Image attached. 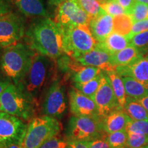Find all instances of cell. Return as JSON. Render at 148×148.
Instances as JSON below:
<instances>
[{
    "mask_svg": "<svg viewBox=\"0 0 148 148\" xmlns=\"http://www.w3.org/2000/svg\"><path fill=\"white\" fill-rule=\"evenodd\" d=\"M25 34L26 44L37 52L52 59H58L64 53L62 30L50 18L36 20Z\"/></svg>",
    "mask_w": 148,
    "mask_h": 148,
    "instance_id": "6da1fadb",
    "label": "cell"
},
{
    "mask_svg": "<svg viewBox=\"0 0 148 148\" xmlns=\"http://www.w3.org/2000/svg\"><path fill=\"white\" fill-rule=\"evenodd\" d=\"M54 59L35 51L32 64L23 82L20 83L25 93L34 103L49 82L55 79L56 64Z\"/></svg>",
    "mask_w": 148,
    "mask_h": 148,
    "instance_id": "7a4b0ae2",
    "label": "cell"
},
{
    "mask_svg": "<svg viewBox=\"0 0 148 148\" xmlns=\"http://www.w3.org/2000/svg\"><path fill=\"white\" fill-rule=\"evenodd\" d=\"M35 51L27 44L20 42L4 48L0 58V67L14 84L23 82L32 64Z\"/></svg>",
    "mask_w": 148,
    "mask_h": 148,
    "instance_id": "3957f363",
    "label": "cell"
},
{
    "mask_svg": "<svg viewBox=\"0 0 148 148\" xmlns=\"http://www.w3.org/2000/svg\"><path fill=\"white\" fill-rule=\"evenodd\" d=\"M61 30L64 52L72 58L76 59L89 52L98 43L88 25H79Z\"/></svg>",
    "mask_w": 148,
    "mask_h": 148,
    "instance_id": "277c9868",
    "label": "cell"
},
{
    "mask_svg": "<svg viewBox=\"0 0 148 148\" xmlns=\"http://www.w3.org/2000/svg\"><path fill=\"white\" fill-rule=\"evenodd\" d=\"M34 103L21 84H11L0 95V111L27 120L32 116Z\"/></svg>",
    "mask_w": 148,
    "mask_h": 148,
    "instance_id": "5b68a950",
    "label": "cell"
},
{
    "mask_svg": "<svg viewBox=\"0 0 148 148\" xmlns=\"http://www.w3.org/2000/svg\"><path fill=\"white\" fill-rule=\"evenodd\" d=\"M60 124L56 118L45 115L32 119L27 125L22 147L39 148L46 140L56 136Z\"/></svg>",
    "mask_w": 148,
    "mask_h": 148,
    "instance_id": "8992f818",
    "label": "cell"
},
{
    "mask_svg": "<svg viewBox=\"0 0 148 148\" xmlns=\"http://www.w3.org/2000/svg\"><path fill=\"white\" fill-rule=\"evenodd\" d=\"M101 121L88 116H71L66 129L68 140H91L100 137L106 134Z\"/></svg>",
    "mask_w": 148,
    "mask_h": 148,
    "instance_id": "52a82bcc",
    "label": "cell"
},
{
    "mask_svg": "<svg viewBox=\"0 0 148 148\" xmlns=\"http://www.w3.org/2000/svg\"><path fill=\"white\" fill-rule=\"evenodd\" d=\"M91 20L77 0H66L57 7L54 21L61 29L88 25Z\"/></svg>",
    "mask_w": 148,
    "mask_h": 148,
    "instance_id": "ba28073f",
    "label": "cell"
},
{
    "mask_svg": "<svg viewBox=\"0 0 148 148\" xmlns=\"http://www.w3.org/2000/svg\"><path fill=\"white\" fill-rule=\"evenodd\" d=\"M25 32L24 20L18 14L10 12L0 16V45L3 48L16 45Z\"/></svg>",
    "mask_w": 148,
    "mask_h": 148,
    "instance_id": "9c48e42d",
    "label": "cell"
},
{
    "mask_svg": "<svg viewBox=\"0 0 148 148\" xmlns=\"http://www.w3.org/2000/svg\"><path fill=\"white\" fill-rule=\"evenodd\" d=\"M66 102L63 84L58 78L49 86L42 103V111L45 115L60 118L66 112Z\"/></svg>",
    "mask_w": 148,
    "mask_h": 148,
    "instance_id": "30bf717a",
    "label": "cell"
},
{
    "mask_svg": "<svg viewBox=\"0 0 148 148\" xmlns=\"http://www.w3.org/2000/svg\"><path fill=\"white\" fill-rule=\"evenodd\" d=\"M27 125L20 118L0 111V143H23Z\"/></svg>",
    "mask_w": 148,
    "mask_h": 148,
    "instance_id": "8fae6325",
    "label": "cell"
},
{
    "mask_svg": "<svg viewBox=\"0 0 148 148\" xmlns=\"http://www.w3.org/2000/svg\"><path fill=\"white\" fill-rule=\"evenodd\" d=\"M92 100L95 101L99 116L103 119L112 111L120 108L110 81L107 74L102 71L101 83Z\"/></svg>",
    "mask_w": 148,
    "mask_h": 148,
    "instance_id": "7c38bea8",
    "label": "cell"
},
{
    "mask_svg": "<svg viewBox=\"0 0 148 148\" xmlns=\"http://www.w3.org/2000/svg\"><path fill=\"white\" fill-rule=\"evenodd\" d=\"M71 112L77 116H88L100 119L99 111L95 101L73 87L69 92Z\"/></svg>",
    "mask_w": 148,
    "mask_h": 148,
    "instance_id": "4fadbf2b",
    "label": "cell"
},
{
    "mask_svg": "<svg viewBox=\"0 0 148 148\" xmlns=\"http://www.w3.org/2000/svg\"><path fill=\"white\" fill-rule=\"evenodd\" d=\"M111 55L98 42L92 50L75 59L84 66H95L105 72L115 71L116 67L111 63Z\"/></svg>",
    "mask_w": 148,
    "mask_h": 148,
    "instance_id": "5bb4252c",
    "label": "cell"
},
{
    "mask_svg": "<svg viewBox=\"0 0 148 148\" xmlns=\"http://www.w3.org/2000/svg\"><path fill=\"white\" fill-rule=\"evenodd\" d=\"M89 27L95 40L101 42L113 32V18L106 13L101 14L90 20Z\"/></svg>",
    "mask_w": 148,
    "mask_h": 148,
    "instance_id": "9a60e30c",
    "label": "cell"
},
{
    "mask_svg": "<svg viewBox=\"0 0 148 148\" xmlns=\"http://www.w3.org/2000/svg\"><path fill=\"white\" fill-rule=\"evenodd\" d=\"M115 71L121 77H131L136 80L148 82V58H143L127 66H117Z\"/></svg>",
    "mask_w": 148,
    "mask_h": 148,
    "instance_id": "2e32d148",
    "label": "cell"
},
{
    "mask_svg": "<svg viewBox=\"0 0 148 148\" xmlns=\"http://www.w3.org/2000/svg\"><path fill=\"white\" fill-rule=\"evenodd\" d=\"M130 117L121 108L112 111L102 119L103 130L106 134L117 132L126 128Z\"/></svg>",
    "mask_w": 148,
    "mask_h": 148,
    "instance_id": "e0dca14e",
    "label": "cell"
},
{
    "mask_svg": "<svg viewBox=\"0 0 148 148\" xmlns=\"http://www.w3.org/2000/svg\"><path fill=\"white\" fill-rule=\"evenodd\" d=\"M144 53L133 45H129L111 56V63L117 66H127L143 58Z\"/></svg>",
    "mask_w": 148,
    "mask_h": 148,
    "instance_id": "ac0fdd59",
    "label": "cell"
},
{
    "mask_svg": "<svg viewBox=\"0 0 148 148\" xmlns=\"http://www.w3.org/2000/svg\"><path fill=\"white\" fill-rule=\"evenodd\" d=\"M20 12L32 17H47L48 14L42 0H13Z\"/></svg>",
    "mask_w": 148,
    "mask_h": 148,
    "instance_id": "d6986e66",
    "label": "cell"
},
{
    "mask_svg": "<svg viewBox=\"0 0 148 148\" xmlns=\"http://www.w3.org/2000/svg\"><path fill=\"white\" fill-rule=\"evenodd\" d=\"M127 97L139 99L148 95V82L136 80L131 77H121Z\"/></svg>",
    "mask_w": 148,
    "mask_h": 148,
    "instance_id": "ffe728a7",
    "label": "cell"
},
{
    "mask_svg": "<svg viewBox=\"0 0 148 148\" xmlns=\"http://www.w3.org/2000/svg\"><path fill=\"white\" fill-rule=\"evenodd\" d=\"M99 43L111 55L130 45V40L127 36H123L114 32L111 33L103 42Z\"/></svg>",
    "mask_w": 148,
    "mask_h": 148,
    "instance_id": "44dd1931",
    "label": "cell"
},
{
    "mask_svg": "<svg viewBox=\"0 0 148 148\" xmlns=\"http://www.w3.org/2000/svg\"><path fill=\"white\" fill-rule=\"evenodd\" d=\"M123 110L133 120L148 121L147 111L138 99L127 97Z\"/></svg>",
    "mask_w": 148,
    "mask_h": 148,
    "instance_id": "7402d4cb",
    "label": "cell"
},
{
    "mask_svg": "<svg viewBox=\"0 0 148 148\" xmlns=\"http://www.w3.org/2000/svg\"><path fill=\"white\" fill-rule=\"evenodd\" d=\"M106 73L110 79L112 89H113L114 93L116 96L120 108L123 109L125 103L126 102L127 95L125 93V86L121 77L116 73V71H108Z\"/></svg>",
    "mask_w": 148,
    "mask_h": 148,
    "instance_id": "603a6c76",
    "label": "cell"
},
{
    "mask_svg": "<svg viewBox=\"0 0 148 148\" xmlns=\"http://www.w3.org/2000/svg\"><path fill=\"white\" fill-rule=\"evenodd\" d=\"M133 21L127 14L113 17V32L123 36H127L133 26Z\"/></svg>",
    "mask_w": 148,
    "mask_h": 148,
    "instance_id": "cb8c5ba5",
    "label": "cell"
},
{
    "mask_svg": "<svg viewBox=\"0 0 148 148\" xmlns=\"http://www.w3.org/2000/svg\"><path fill=\"white\" fill-rule=\"evenodd\" d=\"M102 71L91 80L84 83H73V87L92 99L101 83Z\"/></svg>",
    "mask_w": 148,
    "mask_h": 148,
    "instance_id": "d4e9b609",
    "label": "cell"
},
{
    "mask_svg": "<svg viewBox=\"0 0 148 148\" xmlns=\"http://www.w3.org/2000/svg\"><path fill=\"white\" fill-rule=\"evenodd\" d=\"M127 133L126 130L107 134V140L110 148H126Z\"/></svg>",
    "mask_w": 148,
    "mask_h": 148,
    "instance_id": "484cf974",
    "label": "cell"
},
{
    "mask_svg": "<svg viewBox=\"0 0 148 148\" xmlns=\"http://www.w3.org/2000/svg\"><path fill=\"white\" fill-rule=\"evenodd\" d=\"M82 8L92 18L105 14L100 3L97 0H77Z\"/></svg>",
    "mask_w": 148,
    "mask_h": 148,
    "instance_id": "4316f807",
    "label": "cell"
},
{
    "mask_svg": "<svg viewBox=\"0 0 148 148\" xmlns=\"http://www.w3.org/2000/svg\"><path fill=\"white\" fill-rule=\"evenodd\" d=\"M126 148H143L148 145V135L127 132Z\"/></svg>",
    "mask_w": 148,
    "mask_h": 148,
    "instance_id": "83f0119b",
    "label": "cell"
},
{
    "mask_svg": "<svg viewBox=\"0 0 148 148\" xmlns=\"http://www.w3.org/2000/svg\"><path fill=\"white\" fill-rule=\"evenodd\" d=\"M129 15L132 18L133 23L148 19V5L136 1Z\"/></svg>",
    "mask_w": 148,
    "mask_h": 148,
    "instance_id": "f1b7e54d",
    "label": "cell"
},
{
    "mask_svg": "<svg viewBox=\"0 0 148 148\" xmlns=\"http://www.w3.org/2000/svg\"><path fill=\"white\" fill-rule=\"evenodd\" d=\"M130 45L134 46L143 53L148 49V30L134 34L129 38Z\"/></svg>",
    "mask_w": 148,
    "mask_h": 148,
    "instance_id": "f546056e",
    "label": "cell"
},
{
    "mask_svg": "<svg viewBox=\"0 0 148 148\" xmlns=\"http://www.w3.org/2000/svg\"><path fill=\"white\" fill-rule=\"evenodd\" d=\"M125 130L127 132L148 135V121H136L130 118Z\"/></svg>",
    "mask_w": 148,
    "mask_h": 148,
    "instance_id": "4dcf8cb0",
    "label": "cell"
},
{
    "mask_svg": "<svg viewBox=\"0 0 148 148\" xmlns=\"http://www.w3.org/2000/svg\"><path fill=\"white\" fill-rule=\"evenodd\" d=\"M101 8L106 14H109L111 16H116L121 15V14H127L126 11L124 10V8L119 4L117 1L115 0L110 2H107L100 4Z\"/></svg>",
    "mask_w": 148,
    "mask_h": 148,
    "instance_id": "1f68e13d",
    "label": "cell"
},
{
    "mask_svg": "<svg viewBox=\"0 0 148 148\" xmlns=\"http://www.w3.org/2000/svg\"><path fill=\"white\" fill-rule=\"evenodd\" d=\"M67 140L61 139L56 136L48 139L39 148H66Z\"/></svg>",
    "mask_w": 148,
    "mask_h": 148,
    "instance_id": "d6a6232c",
    "label": "cell"
},
{
    "mask_svg": "<svg viewBox=\"0 0 148 148\" xmlns=\"http://www.w3.org/2000/svg\"><path fill=\"white\" fill-rule=\"evenodd\" d=\"M148 30V19L143 20V21H140L136 22L133 24V26L131 29V32L130 34L127 35V38H131L134 34H138L145 32V31Z\"/></svg>",
    "mask_w": 148,
    "mask_h": 148,
    "instance_id": "836d02e7",
    "label": "cell"
},
{
    "mask_svg": "<svg viewBox=\"0 0 148 148\" xmlns=\"http://www.w3.org/2000/svg\"><path fill=\"white\" fill-rule=\"evenodd\" d=\"M88 148H110L107 140V134L93 140H88Z\"/></svg>",
    "mask_w": 148,
    "mask_h": 148,
    "instance_id": "e575fe53",
    "label": "cell"
},
{
    "mask_svg": "<svg viewBox=\"0 0 148 148\" xmlns=\"http://www.w3.org/2000/svg\"><path fill=\"white\" fill-rule=\"evenodd\" d=\"M66 148H88V140H68Z\"/></svg>",
    "mask_w": 148,
    "mask_h": 148,
    "instance_id": "d590c367",
    "label": "cell"
},
{
    "mask_svg": "<svg viewBox=\"0 0 148 148\" xmlns=\"http://www.w3.org/2000/svg\"><path fill=\"white\" fill-rule=\"evenodd\" d=\"M11 8V0H0V16L10 13Z\"/></svg>",
    "mask_w": 148,
    "mask_h": 148,
    "instance_id": "8d00e7d4",
    "label": "cell"
},
{
    "mask_svg": "<svg viewBox=\"0 0 148 148\" xmlns=\"http://www.w3.org/2000/svg\"><path fill=\"white\" fill-rule=\"evenodd\" d=\"M115 1H117L124 8L127 14H129L130 12L132 10V7L134 6L135 2H136V0H115Z\"/></svg>",
    "mask_w": 148,
    "mask_h": 148,
    "instance_id": "74e56055",
    "label": "cell"
},
{
    "mask_svg": "<svg viewBox=\"0 0 148 148\" xmlns=\"http://www.w3.org/2000/svg\"><path fill=\"white\" fill-rule=\"evenodd\" d=\"M11 79L5 76L4 74H0V95L11 84Z\"/></svg>",
    "mask_w": 148,
    "mask_h": 148,
    "instance_id": "f35d334b",
    "label": "cell"
},
{
    "mask_svg": "<svg viewBox=\"0 0 148 148\" xmlns=\"http://www.w3.org/2000/svg\"><path fill=\"white\" fill-rule=\"evenodd\" d=\"M0 148H23L21 143H0Z\"/></svg>",
    "mask_w": 148,
    "mask_h": 148,
    "instance_id": "ab89813d",
    "label": "cell"
},
{
    "mask_svg": "<svg viewBox=\"0 0 148 148\" xmlns=\"http://www.w3.org/2000/svg\"><path fill=\"white\" fill-rule=\"evenodd\" d=\"M139 101V102L141 103L142 105L144 106V108L146 109V110L148 112V95L145 96V97L140 98V99H138Z\"/></svg>",
    "mask_w": 148,
    "mask_h": 148,
    "instance_id": "60d3db41",
    "label": "cell"
},
{
    "mask_svg": "<svg viewBox=\"0 0 148 148\" xmlns=\"http://www.w3.org/2000/svg\"><path fill=\"white\" fill-rule=\"evenodd\" d=\"M65 1H66V0H49V3H50L51 5H56V6H58V5H60V3H62Z\"/></svg>",
    "mask_w": 148,
    "mask_h": 148,
    "instance_id": "b9f144b4",
    "label": "cell"
},
{
    "mask_svg": "<svg viewBox=\"0 0 148 148\" xmlns=\"http://www.w3.org/2000/svg\"><path fill=\"white\" fill-rule=\"evenodd\" d=\"M97 1L99 2L100 4H102V3H107V2H110V1H114V0H97Z\"/></svg>",
    "mask_w": 148,
    "mask_h": 148,
    "instance_id": "7bdbcfd3",
    "label": "cell"
},
{
    "mask_svg": "<svg viewBox=\"0 0 148 148\" xmlns=\"http://www.w3.org/2000/svg\"><path fill=\"white\" fill-rule=\"evenodd\" d=\"M138 2H140L143 3H145V4L148 5V0H136Z\"/></svg>",
    "mask_w": 148,
    "mask_h": 148,
    "instance_id": "ee69618b",
    "label": "cell"
},
{
    "mask_svg": "<svg viewBox=\"0 0 148 148\" xmlns=\"http://www.w3.org/2000/svg\"><path fill=\"white\" fill-rule=\"evenodd\" d=\"M2 47H1V45H0V53H1V49H2Z\"/></svg>",
    "mask_w": 148,
    "mask_h": 148,
    "instance_id": "f6af8a7d",
    "label": "cell"
},
{
    "mask_svg": "<svg viewBox=\"0 0 148 148\" xmlns=\"http://www.w3.org/2000/svg\"><path fill=\"white\" fill-rule=\"evenodd\" d=\"M143 148H148V145H147V146H145V147H143Z\"/></svg>",
    "mask_w": 148,
    "mask_h": 148,
    "instance_id": "bcb514c9",
    "label": "cell"
},
{
    "mask_svg": "<svg viewBox=\"0 0 148 148\" xmlns=\"http://www.w3.org/2000/svg\"><path fill=\"white\" fill-rule=\"evenodd\" d=\"M147 58H148V57H147Z\"/></svg>",
    "mask_w": 148,
    "mask_h": 148,
    "instance_id": "7dc6e473",
    "label": "cell"
}]
</instances>
